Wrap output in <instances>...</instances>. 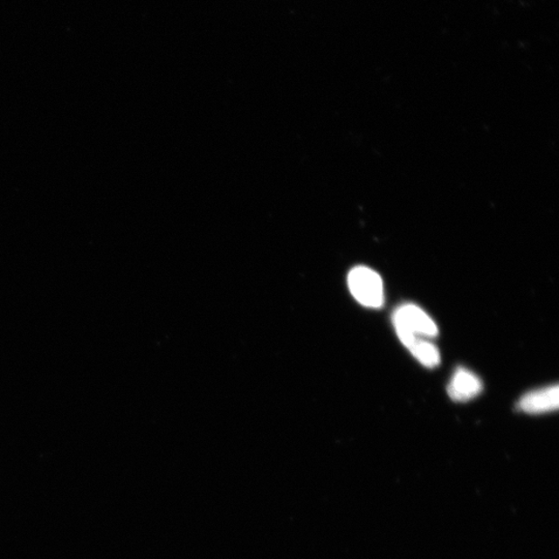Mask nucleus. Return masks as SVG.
Returning a JSON list of instances; mask_svg holds the SVG:
<instances>
[{"instance_id": "obj_1", "label": "nucleus", "mask_w": 559, "mask_h": 559, "mask_svg": "<svg viewBox=\"0 0 559 559\" xmlns=\"http://www.w3.org/2000/svg\"><path fill=\"white\" fill-rule=\"evenodd\" d=\"M348 287L361 305L378 309L383 306V283L376 272L365 266L352 268L348 275Z\"/></svg>"}, {"instance_id": "obj_2", "label": "nucleus", "mask_w": 559, "mask_h": 559, "mask_svg": "<svg viewBox=\"0 0 559 559\" xmlns=\"http://www.w3.org/2000/svg\"><path fill=\"white\" fill-rule=\"evenodd\" d=\"M396 333H409L423 338H434L438 335L437 323L423 309L405 303L396 309L392 316Z\"/></svg>"}, {"instance_id": "obj_3", "label": "nucleus", "mask_w": 559, "mask_h": 559, "mask_svg": "<svg viewBox=\"0 0 559 559\" xmlns=\"http://www.w3.org/2000/svg\"><path fill=\"white\" fill-rule=\"evenodd\" d=\"M558 385L527 392L518 402V410L528 414H542L558 410Z\"/></svg>"}, {"instance_id": "obj_4", "label": "nucleus", "mask_w": 559, "mask_h": 559, "mask_svg": "<svg viewBox=\"0 0 559 559\" xmlns=\"http://www.w3.org/2000/svg\"><path fill=\"white\" fill-rule=\"evenodd\" d=\"M482 391L481 379L472 371L458 368L447 385L448 396L455 402H466L480 395Z\"/></svg>"}, {"instance_id": "obj_5", "label": "nucleus", "mask_w": 559, "mask_h": 559, "mask_svg": "<svg viewBox=\"0 0 559 559\" xmlns=\"http://www.w3.org/2000/svg\"><path fill=\"white\" fill-rule=\"evenodd\" d=\"M400 341L410 351V354L427 368H435L440 363L439 350L426 338L409 333H398Z\"/></svg>"}]
</instances>
